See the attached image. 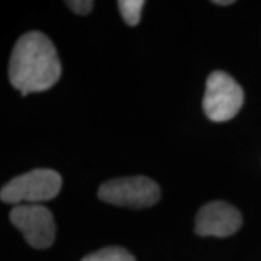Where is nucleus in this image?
<instances>
[{
	"label": "nucleus",
	"mask_w": 261,
	"mask_h": 261,
	"mask_svg": "<svg viewBox=\"0 0 261 261\" xmlns=\"http://www.w3.org/2000/svg\"><path fill=\"white\" fill-rule=\"evenodd\" d=\"M144 5H145L144 0H119L118 8H119V12H121L125 23H128L129 27L138 25Z\"/></svg>",
	"instance_id": "nucleus-8"
},
{
	"label": "nucleus",
	"mask_w": 261,
	"mask_h": 261,
	"mask_svg": "<svg viewBox=\"0 0 261 261\" xmlns=\"http://www.w3.org/2000/svg\"><path fill=\"white\" fill-rule=\"evenodd\" d=\"M212 3L216 6H229V5H232L233 0H214Z\"/></svg>",
	"instance_id": "nucleus-10"
},
{
	"label": "nucleus",
	"mask_w": 261,
	"mask_h": 261,
	"mask_svg": "<svg viewBox=\"0 0 261 261\" xmlns=\"http://www.w3.org/2000/svg\"><path fill=\"white\" fill-rule=\"evenodd\" d=\"M243 89L231 75L224 71H214L207 77L202 106L211 121L226 122L232 119L243 108Z\"/></svg>",
	"instance_id": "nucleus-3"
},
{
	"label": "nucleus",
	"mask_w": 261,
	"mask_h": 261,
	"mask_svg": "<svg viewBox=\"0 0 261 261\" xmlns=\"http://www.w3.org/2000/svg\"><path fill=\"white\" fill-rule=\"evenodd\" d=\"M82 261H135V257L121 247H106L86 255Z\"/></svg>",
	"instance_id": "nucleus-7"
},
{
	"label": "nucleus",
	"mask_w": 261,
	"mask_h": 261,
	"mask_svg": "<svg viewBox=\"0 0 261 261\" xmlns=\"http://www.w3.org/2000/svg\"><path fill=\"white\" fill-rule=\"evenodd\" d=\"M10 221L23 233L27 243L37 250H45L56 241L54 216L45 206H15L10 211Z\"/></svg>",
	"instance_id": "nucleus-5"
},
{
	"label": "nucleus",
	"mask_w": 261,
	"mask_h": 261,
	"mask_svg": "<svg viewBox=\"0 0 261 261\" xmlns=\"http://www.w3.org/2000/svg\"><path fill=\"white\" fill-rule=\"evenodd\" d=\"M61 77V63L54 44L38 31L18 39L9 63V80L22 96L51 89Z\"/></svg>",
	"instance_id": "nucleus-1"
},
{
	"label": "nucleus",
	"mask_w": 261,
	"mask_h": 261,
	"mask_svg": "<svg viewBox=\"0 0 261 261\" xmlns=\"http://www.w3.org/2000/svg\"><path fill=\"white\" fill-rule=\"evenodd\" d=\"M63 186L61 176L49 168H37L22 176L12 178L2 187L0 199L5 203L13 205H37L54 199Z\"/></svg>",
	"instance_id": "nucleus-2"
},
{
	"label": "nucleus",
	"mask_w": 261,
	"mask_h": 261,
	"mask_svg": "<svg viewBox=\"0 0 261 261\" xmlns=\"http://www.w3.org/2000/svg\"><path fill=\"white\" fill-rule=\"evenodd\" d=\"M243 218L237 207L226 202H211L199 209L195 219V231L200 237L225 238L237 232Z\"/></svg>",
	"instance_id": "nucleus-6"
},
{
	"label": "nucleus",
	"mask_w": 261,
	"mask_h": 261,
	"mask_svg": "<svg viewBox=\"0 0 261 261\" xmlns=\"http://www.w3.org/2000/svg\"><path fill=\"white\" fill-rule=\"evenodd\" d=\"M65 5L73 12H75L77 15L86 16L93 9L94 2H92V0H68V2H65Z\"/></svg>",
	"instance_id": "nucleus-9"
},
{
	"label": "nucleus",
	"mask_w": 261,
	"mask_h": 261,
	"mask_svg": "<svg viewBox=\"0 0 261 261\" xmlns=\"http://www.w3.org/2000/svg\"><path fill=\"white\" fill-rule=\"evenodd\" d=\"M99 197L103 202L115 206L142 209L155 205L160 200L159 185L148 177L113 178L99 187Z\"/></svg>",
	"instance_id": "nucleus-4"
}]
</instances>
